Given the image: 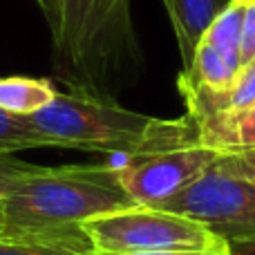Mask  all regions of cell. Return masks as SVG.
<instances>
[{
    "label": "cell",
    "mask_w": 255,
    "mask_h": 255,
    "mask_svg": "<svg viewBox=\"0 0 255 255\" xmlns=\"http://www.w3.org/2000/svg\"><path fill=\"white\" fill-rule=\"evenodd\" d=\"M130 206L136 204L121 186L115 163L34 166L4 195L0 238L63 233Z\"/></svg>",
    "instance_id": "cell-1"
},
{
    "label": "cell",
    "mask_w": 255,
    "mask_h": 255,
    "mask_svg": "<svg viewBox=\"0 0 255 255\" xmlns=\"http://www.w3.org/2000/svg\"><path fill=\"white\" fill-rule=\"evenodd\" d=\"M52 148L85 150L134 159L197 141L190 119L163 121L128 110L110 97L90 92H56L49 106L27 117Z\"/></svg>",
    "instance_id": "cell-2"
},
{
    "label": "cell",
    "mask_w": 255,
    "mask_h": 255,
    "mask_svg": "<svg viewBox=\"0 0 255 255\" xmlns=\"http://www.w3.org/2000/svg\"><path fill=\"white\" fill-rule=\"evenodd\" d=\"M52 34L54 63L79 92L103 88L134 67L139 47L130 0H36Z\"/></svg>",
    "instance_id": "cell-3"
},
{
    "label": "cell",
    "mask_w": 255,
    "mask_h": 255,
    "mask_svg": "<svg viewBox=\"0 0 255 255\" xmlns=\"http://www.w3.org/2000/svg\"><path fill=\"white\" fill-rule=\"evenodd\" d=\"M90 244L99 255L152 251H211L229 244L202 224L152 206H130L83 222Z\"/></svg>",
    "instance_id": "cell-4"
},
{
    "label": "cell",
    "mask_w": 255,
    "mask_h": 255,
    "mask_svg": "<svg viewBox=\"0 0 255 255\" xmlns=\"http://www.w3.org/2000/svg\"><path fill=\"white\" fill-rule=\"evenodd\" d=\"M157 208L197 222L226 244L255 235V181L217 163Z\"/></svg>",
    "instance_id": "cell-5"
},
{
    "label": "cell",
    "mask_w": 255,
    "mask_h": 255,
    "mask_svg": "<svg viewBox=\"0 0 255 255\" xmlns=\"http://www.w3.org/2000/svg\"><path fill=\"white\" fill-rule=\"evenodd\" d=\"M220 152L199 141L150 152L143 157L126 159L117 166V175L136 206H161L217 161Z\"/></svg>",
    "instance_id": "cell-6"
},
{
    "label": "cell",
    "mask_w": 255,
    "mask_h": 255,
    "mask_svg": "<svg viewBox=\"0 0 255 255\" xmlns=\"http://www.w3.org/2000/svg\"><path fill=\"white\" fill-rule=\"evenodd\" d=\"M190 124H202L206 119L226 117L255 106V58L240 67V74L224 92H206L197 88H181Z\"/></svg>",
    "instance_id": "cell-7"
},
{
    "label": "cell",
    "mask_w": 255,
    "mask_h": 255,
    "mask_svg": "<svg viewBox=\"0 0 255 255\" xmlns=\"http://www.w3.org/2000/svg\"><path fill=\"white\" fill-rule=\"evenodd\" d=\"M226 2L229 0H163V7H166L177 36L184 70L193 58L199 38L215 20L217 13L226 7Z\"/></svg>",
    "instance_id": "cell-8"
},
{
    "label": "cell",
    "mask_w": 255,
    "mask_h": 255,
    "mask_svg": "<svg viewBox=\"0 0 255 255\" xmlns=\"http://www.w3.org/2000/svg\"><path fill=\"white\" fill-rule=\"evenodd\" d=\"M197 130V141L217 152H240L255 148V106L226 117L206 119L193 124Z\"/></svg>",
    "instance_id": "cell-9"
},
{
    "label": "cell",
    "mask_w": 255,
    "mask_h": 255,
    "mask_svg": "<svg viewBox=\"0 0 255 255\" xmlns=\"http://www.w3.org/2000/svg\"><path fill=\"white\" fill-rule=\"evenodd\" d=\"M0 255H97L83 229L54 235L0 238Z\"/></svg>",
    "instance_id": "cell-10"
},
{
    "label": "cell",
    "mask_w": 255,
    "mask_h": 255,
    "mask_svg": "<svg viewBox=\"0 0 255 255\" xmlns=\"http://www.w3.org/2000/svg\"><path fill=\"white\" fill-rule=\"evenodd\" d=\"M56 97L49 79L31 76H7L0 79V110H7L18 117H29L43 110Z\"/></svg>",
    "instance_id": "cell-11"
},
{
    "label": "cell",
    "mask_w": 255,
    "mask_h": 255,
    "mask_svg": "<svg viewBox=\"0 0 255 255\" xmlns=\"http://www.w3.org/2000/svg\"><path fill=\"white\" fill-rule=\"evenodd\" d=\"M36 148H52L47 136H43L27 117L11 115L7 110H0V152L16 154L20 150Z\"/></svg>",
    "instance_id": "cell-12"
},
{
    "label": "cell",
    "mask_w": 255,
    "mask_h": 255,
    "mask_svg": "<svg viewBox=\"0 0 255 255\" xmlns=\"http://www.w3.org/2000/svg\"><path fill=\"white\" fill-rule=\"evenodd\" d=\"M244 18V0H229L226 7L215 16V20L208 25L199 40L215 45L224 52L238 54L240 56V31H242Z\"/></svg>",
    "instance_id": "cell-13"
},
{
    "label": "cell",
    "mask_w": 255,
    "mask_h": 255,
    "mask_svg": "<svg viewBox=\"0 0 255 255\" xmlns=\"http://www.w3.org/2000/svg\"><path fill=\"white\" fill-rule=\"evenodd\" d=\"M36 163L29 161H22L18 159L16 154H9V152H0V231H2V206H4V195H7L9 186L22 177L25 172H29Z\"/></svg>",
    "instance_id": "cell-14"
},
{
    "label": "cell",
    "mask_w": 255,
    "mask_h": 255,
    "mask_svg": "<svg viewBox=\"0 0 255 255\" xmlns=\"http://www.w3.org/2000/svg\"><path fill=\"white\" fill-rule=\"evenodd\" d=\"M255 58V0H244V18L240 31V65Z\"/></svg>",
    "instance_id": "cell-15"
},
{
    "label": "cell",
    "mask_w": 255,
    "mask_h": 255,
    "mask_svg": "<svg viewBox=\"0 0 255 255\" xmlns=\"http://www.w3.org/2000/svg\"><path fill=\"white\" fill-rule=\"evenodd\" d=\"M217 166L229 172L242 175L247 179L255 181V148L253 150H240V152H222L217 157Z\"/></svg>",
    "instance_id": "cell-16"
},
{
    "label": "cell",
    "mask_w": 255,
    "mask_h": 255,
    "mask_svg": "<svg viewBox=\"0 0 255 255\" xmlns=\"http://www.w3.org/2000/svg\"><path fill=\"white\" fill-rule=\"evenodd\" d=\"M121 255H231V251L229 247H224V249H211V251H152V253H121Z\"/></svg>",
    "instance_id": "cell-17"
},
{
    "label": "cell",
    "mask_w": 255,
    "mask_h": 255,
    "mask_svg": "<svg viewBox=\"0 0 255 255\" xmlns=\"http://www.w3.org/2000/svg\"><path fill=\"white\" fill-rule=\"evenodd\" d=\"M229 251L231 255H255V235L247 240H235L229 242Z\"/></svg>",
    "instance_id": "cell-18"
}]
</instances>
